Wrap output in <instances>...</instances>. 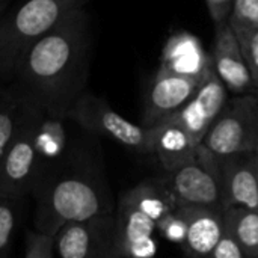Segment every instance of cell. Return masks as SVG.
<instances>
[{
  "mask_svg": "<svg viewBox=\"0 0 258 258\" xmlns=\"http://www.w3.org/2000/svg\"><path fill=\"white\" fill-rule=\"evenodd\" d=\"M91 44L89 15L85 6L76 8L27 48L11 80L45 115L67 118L86 88Z\"/></svg>",
  "mask_w": 258,
  "mask_h": 258,
  "instance_id": "cell-1",
  "label": "cell"
},
{
  "mask_svg": "<svg viewBox=\"0 0 258 258\" xmlns=\"http://www.w3.org/2000/svg\"><path fill=\"white\" fill-rule=\"evenodd\" d=\"M32 192L35 228L54 236L68 222L115 212L107 183L91 163L62 160L41 174Z\"/></svg>",
  "mask_w": 258,
  "mask_h": 258,
  "instance_id": "cell-2",
  "label": "cell"
},
{
  "mask_svg": "<svg viewBox=\"0 0 258 258\" xmlns=\"http://www.w3.org/2000/svg\"><path fill=\"white\" fill-rule=\"evenodd\" d=\"M88 0H24L0 15V80L11 79L18 59L68 12Z\"/></svg>",
  "mask_w": 258,
  "mask_h": 258,
  "instance_id": "cell-3",
  "label": "cell"
},
{
  "mask_svg": "<svg viewBox=\"0 0 258 258\" xmlns=\"http://www.w3.org/2000/svg\"><path fill=\"white\" fill-rule=\"evenodd\" d=\"M42 110L27 98L17 132L0 160V194L24 198L32 192L39 175L41 162L36 151L35 136Z\"/></svg>",
  "mask_w": 258,
  "mask_h": 258,
  "instance_id": "cell-4",
  "label": "cell"
},
{
  "mask_svg": "<svg viewBox=\"0 0 258 258\" xmlns=\"http://www.w3.org/2000/svg\"><path fill=\"white\" fill-rule=\"evenodd\" d=\"M67 118L92 135L104 136L118 145L141 154L153 153V128L127 121L109 103L91 92H82L70 107Z\"/></svg>",
  "mask_w": 258,
  "mask_h": 258,
  "instance_id": "cell-5",
  "label": "cell"
},
{
  "mask_svg": "<svg viewBox=\"0 0 258 258\" xmlns=\"http://www.w3.org/2000/svg\"><path fill=\"white\" fill-rule=\"evenodd\" d=\"M203 145L219 157L237 153H257V97L254 94H239V97L227 100L207 132Z\"/></svg>",
  "mask_w": 258,
  "mask_h": 258,
  "instance_id": "cell-6",
  "label": "cell"
},
{
  "mask_svg": "<svg viewBox=\"0 0 258 258\" xmlns=\"http://www.w3.org/2000/svg\"><path fill=\"white\" fill-rule=\"evenodd\" d=\"M162 180L174 197L177 209L180 206L224 207L219 159L203 144L194 160L168 171Z\"/></svg>",
  "mask_w": 258,
  "mask_h": 258,
  "instance_id": "cell-7",
  "label": "cell"
},
{
  "mask_svg": "<svg viewBox=\"0 0 258 258\" xmlns=\"http://www.w3.org/2000/svg\"><path fill=\"white\" fill-rule=\"evenodd\" d=\"M54 249L62 258H116L115 212L65 224Z\"/></svg>",
  "mask_w": 258,
  "mask_h": 258,
  "instance_id": "cell-8",
  "label": "cell"
},
{
  "mask_svg": "<svg viewBox=\"0 0 258 258\" xmlns=\"http://www.w3.org/2000/svg\"><path fill=\"white\" fill-rule=\"evenodd\" d=\"M210 73L206 76H184L159 68L147 92L142 125L153 127L180 110Z\"/></svg>",
  "mask_w": 258,
  "mask_h": 258,
  "instance_id": "cell-9",
  "label": "cell"
},
{
  "mask_svg": "<svg viewBox=\"0 0 258 258\" xmlns=\"http://www.w3.org/2000/svg\"><path fill=\"white\" fill-rule=\"evenodd\" d=\"M227 103V86L215 70L197 89L192 98L171 118L177 121L195 144H203L212 124Z\"/></svg>",
  "mask_w": 258,
  "mask_h": 258,
  "instance_id": "cell-10",
  "label": "cell"
},
{
  "mask_svg": "<svg viewBox=\"0 0 258 258\" xmlns=\"http://www.w3.org/2000/svg\"><path fill=\"white\" fill-rule=\"evenodd\" d=\"M212 62L215 73L227 89L236 94H257L237 36L228 20L215 23Z\"/></svg>",
  "mask_w": 258,
  "mask_h": 258,
  "instance_id": "cell-11",
  "label": "cell"
},
{
  "mask_svg": "<svg viewBox=\"0 0 258 258\" xmlns=\"http://www.w3.org/2000/svg\"><path fill=\"white\" fill-rule=\"evenodd\" d=\"M218 159L224 207L243 206L258 210L257 153H237Z\"/></svg>",
  "mask_w": 258,
  "mask_h": 258,
  "instance_id": "cell-12",
  "label": "cell"
},
{
  "mask_svg": "<svg viewBox=\"0 0 258 258\" xmlns=\"http://www.w3.org/2000/svg\"><path fill=\"white\" fill-rule=\"evenodd\" d=\"M178 213L186 222L183 248L190 255H210L224 234V207L180 206Z\"/></svg>",
  "mask_w": 258,
  "mask_h": 258,
  "instance_id": "cell-13",
  "label": "cell"
},
{
  "mask_svg": "<svg viewBox=\"0 0 258 258\" xmlns=\"http://www.w3.org/2000/svg\"><path fill=\"white\" fill-rule=\"evenodd\" d=\"M160 68L184 76H206L215 70L212 54L206 53L201 41L189 32H178L166 41Z\"/></svg>",
  "mask_w": 258,
  "mask_h": 258,
  "instance_id": "cell-14",
  "label": "cell"
},
{
  "mask_svg": "<svg viewBox=\"0 0 258 258\" xmlns=\"http://www.w3.org/2000/svg\"><path fill=\"white\" fill-rule=\"evenodd\" d=\"M151 128L153 153L157 156L160 165L166 172L197 157L201 144H195L189 133L171 116L154 124Z\"/></svg>",
  "mask_w": 258,
  "mask_h": 258,
  "instance_id": "cell-15",
  "label": "cell"
},
{
  "mask_svg": "<svg viewBox=\"0 0 258 258\" xmlns=\"http://www.w3.org/2000/svg\"><path fill=\"white\" fill-rule=\"evenodd\" d=\"M156 221L119 198L115 210V249L116 258L124 257L127 248L135 242L154 234Z\"/></svg>",
  "mask_w": 258,
  "mask_h": 258,
  "instance_id": "cell-16",
  "label": "cell"
},
{
  "mask_svg": "<svg viewBox=\"0 0 258 258\" xmlns=\"http://www.w3.org/2000/svg\"><path fill=\"white\" fill-rule=\"evenodd\" d=\"M121 198L133 204L156 222L165 215L177 210V203L162 178L145 180L128 189Z\"/></svg>",
  "mask_w": 258,
  "mask_h": 258,
  "instance_id": "cell-17",
  "label": "cell"
},
{
  "mask_svg": "<svg viewBox=\"0 0 258 258\" xmlns=\"http://www.w3.org/2000/svg\"><path fill=\"white\" fill-rule=\"evenodd\" d=\"M35 144L41 162V174L60 163L67 151V132L62 118L42 113L36 128Z\"/></svg>",
  "mask_w": 258,
  "mask_h": 258,
  "instance_id": "cell-18",
  "label": "cell"
},
{
  "mask_svg": "<svg viewBox=\"0 0 258 258\" xmlns=\"http://www.w3.org/2000/svg\"><path fill=\"white\" fill-rule=\"evenodd\" d=\"M224 231L239 243L245 257L258 258V210L243 206L227 207Z\"/></svg>",
  "mask_w": 258,
  "mask_h": 258,
  "instance_id": "cell-19",
  "label": "cell"
},
{
  "mask_svg": "<svg viewBox=\"0 0 258 258\" xmlns=\"http://www.w3.org/2000/svg\"><path fill=\"white\" fill-rule=\"evenodd\" d=\"M23 94L12 85H0V160L11 144L24 107Z\"/></svg>",
  "mask_w": 258,
  "mask_h": 258,
  "instance_id": "cell-20",
  "label": "cell"
},
{
  "mask_svg": "<svg viewBox=\"0 0 258 258\" xmlns=\"http://www.w3.org/2000/svg\"><path fill=\"white\" fill-rule=\"evenodd\" d=\"M21 198H14L0 194V258L11 251L15 228L18 224Z\"/></svg>",
  "mask_w": 258,
  "mask_h": 258,
  "instance_id": "cell-21",
  "label": "cell"
},
{
  "mask_svg": "<svg viewBox=\"0 0 258 258\" xmlns=\"http://www.w3.org/2000/svg\"><path fill=\"white\" fill-rule=\"evenodd\" d=\"M248 70L251 73L254 86L258 94V27L255 29H243V27H233Z\"/></svg>",
  "mask_w": 258,
  "mask_h": 258,
  "instance_id": "cell-22",
  "label": "cell"
},
{
  "mask_svg": "<svg viewBox=\"0 0 258 258\" xmlns=\"http://www.w3.org/2000/svg\"><path fill=\"white\" fill-rule=\"evenodd\" d=\"M56 236L41 231L29 230L24 242V257L26 258H53L56 255L54 249Z\"/></svg>",
  "mask_w": 258,
  "mask_h": 258,
  "instance_id": "cell-23",
  "label": "cell"
},
{
  "mask_svg": "<svg viewBox=\"0 0 258 258\" xmlns=\"http://www.w3.org/2000/svg\"><path fill=\"white\" fill-rule=\"evenodd\" d=\"M228 21L231 27H258V0H233Z\"/></svg>",
  "mask_w": 258,
  "mask_h": 258,
  "instance_id": "cell-24",
  "label": "cell"
},
{
  "mask_svg": "<svg viewBox=\"0 0 258 258\" xmlns=\"http://www.w3.org/2000/svg\"><path fill=\"white\" fill-rule=\"evenodd\" d=\"M156 228L171 242L174 243H180L183 245L184 239H186V222L183 219V216L178 213V210L171 212L168 215H165L162 219H159L156 222Z\"/></svg>",
  "mask_w": 258,
  "mask_h": 258,
  "instance_id": "cell-25",
  "label": "cell"
},
{
  "mask_svg": "<svg viewBox=\"0 0 258 258\" xmlns=\"http://www.w3.org/2000/svg\"><path fill=\"white\" fill-rule=\"evenodd\" d=\"M210 255L213 258H245V252L242 251L239 243L228 233L224 231Z\"/></svg>",
  "mask_w": 258,
  "mask_h": 258,
  "instance_id": "cell-26",
  "label": "cell"
},
{
  "mask_svg": "<svg viewBox=\"0 0 258 258\" xmlns=\"http://www.w3.org/2000/svg\"><path fill=\"white\" fill-rule=\"evenodd\" d=\"M157 254V242L153 236L141 239L130 245L124 254V257L130 258H151Z\"/></svg>",
  "mask_w": 258,
  "mask_h": 258,
  "instance_id": "cell-27",
  "label": "cell"
},
{
  "mask_svg": "<svg viewBox=\"0 0 258 258\" xmlns=\"http://www.w3.org/2000/svg\"><path fill=\"white\" fill-rule=\"evenodd\" d=\"M206 2H207L210 17L215 23H219V21L230 18L233 0H206Z\"/></svg>",
  "mask_w": 258,
  "mask_h": 258,
  "instance_id": "cell-28",
  "label": "cell"
},
{
  "mask_svg": "<svg viewBox=\"0 0 258 258\" xmlns=\"http://www.w3.org/2000/svg\"><path fill=\"white\" fill-rule=\"evenodd\" d=\"M8 3H9V0H0V15L5 12V9L8 8Z\"/></svg>",
  "mask_w": 258,
  "mask_h": 258,
  "instance_id": "cell-29",
  "label": "cell"
},
{
  "mask_svg": "<svg viewBox=\"0 0 258 258\" xmlns=\"http://www.w3.org/2000/svg\"><path fill=\"white\" fill-rule=\"evenodd\" d=\"M257 169H258V151H257Z\"/></svg>",
  "mask_w": 258,
  "mask_h": 258,
  "instance_id": "cell-30",
  "label": "cell"
}]
</instances>
